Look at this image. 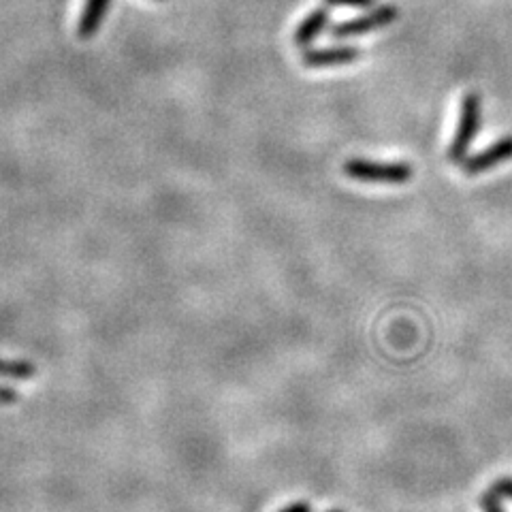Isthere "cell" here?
Returning <instances> with one entry per match:
<instances>
[{"label":"cell","mask_w":512,"mask_h":512,"mask_svg":"<svg viewBox=\"0 0 512 512\" xmlns=\"http://www.w3.org/2000/svg\"><path fill=\"white\" fill-rule=\"evenodd\" d=\"M480 118H483V99H480V94L470 92L463 96L457 131L451 146H448V158H451V163H463V160L468 158V150L480 131Z\"/></svg>","instance_id":"obj_1"},{"label":"cell","mask_w":512,"mask_h":512,"mask_svg":"<svg viewBox=\"0 0 512 512\" xmlns=\"http://www.w3.org/2000/svg\"><path fill=\"white\" fill-rule=\"evenodd\" d=\"M350 180L367 184H406L412 180V167L406 163H372V160L352 158L344 165Z\"/></svg>","instance_id":"obj_2"},{"label":"cell","mask_w":512,"mask_h":512,"mask_svg":"<svg viewBox=\"0 0 512 512\" xmlns=\"http://www.w3.org/2000/svg\"><path fill=\"white\" fill-rule=\"evenodd\" d=\"M399 11L395 7H376L374 11L361 15V18L342 22L338 26L331 28V37L333 39H350V37H361V35H370L374 30L387 28L389 24H393L397 20Z\"/></svg>","instance_id":"obj_3"},{"label":"cell","mask_w":512,"mask_h":512,"mask_svg":"<svg viewBox=\"0 0 512 512\" xmlns=\"http://www.w3.org/2000/svg\"><path fill=\"white\" fill-rule=\"evenodd\" d=\"M506 160H512V135L491 143L483 152L472 154L463 160V171L468 175H483L493 167H500Z\"/></svg>","instance_id":"obj_4"},{"label":"cell","mask_w":512,"mask_h":512,"mask_svg":"<svg viewBox=\"0 0 512 512\" xmlns=\"http://www.w3.org/2000/svg\"><path fill=\"white\" fill-rule=\"evenodd\" d=\"M303 64L312 69H325V67H340V64H350L361 58L359 47L340 45V47H323V50H308L303 52Z\"/></svg>","instance_id":"obj_5"},{"label":"cell","mask_w":512,"mask_h":512,"mask_svg":"<svg viewBox=\"0 0 512 512\" xmlns=\"http://www.w3.org/2000/svg\"><path fill=\"white\" fill-rule=\"evenodd\" d=\"M109 3H111V0H86L82 18H79V24H77L79 39L86 41V39H92L96 35V30H99V26L105 20Z\"/></svg>","instance_id":"obj_6"},{"label":"cell","mask_w":512,"mask_h":512,"mask_svg":"<svg viewBox=\"0 0 512 512\" xmlns=\"http://www.w3.org/2000/svg\"><path fill=\"white\" fill-rule=\"evenodd\" d=\"M329 18H331L329 9H325V7H320V9L312 11L310 15H306L295 32V45L308 47L310 43H314L320 32L329 26Z\"/></svg>","instance_id":"obj_7"},{"label":"cell","mask_w":512,"mask_h":512,"mask_svg":"<svg viewBox=\"0 0 512 512\" xmlns=\"http://www.w3.org/2000/svg\"><path fill=\"white\" fill-rule=\"evenodd\" d=\"M0 376L13 380H32L37 376V367L24 359H0Z\"/></svg>","instance_id":"obj_8"},{"label":"cell","mask_w":512,"mask_h":512,"mask_svg":"<svg viewBox=\"0 0 512 512\" xmlns=\"http://www.w3.org/2000/svg\"><path fill=\"white\" fill-rule=\"evenodd\" d=\"M500 500H502L500 495L495 493L493 489H489V491L483 495V498H480V506H483L485 512H504Z\"/></svg>","instance_id":"obj_9"},{"label":"cell","mask_w":512,"mask_h":512,"mask_svg":"<svg viewBox=\"0 0 512 512\" xmlns=\"http://www.w3.org/2000/svg\"><path fill=\"white\" fill-rule=\"evenodd\" d=\"M491 489H493L495 493H498L500 498L512 500V478H510V476H504V478H500V480H495Z\"/></svg>","instance_id":"obj_10"},{"label":"cell","mask_w":512,"mask_h":512,"mask_svg":"<svg viewBox=\"0 0 512 512\" xmlns=\"http://www.w3.org/2000/svg\"><path fill=\"white\" fill-rule=\"evenodd\" d=\"M331 7H355V9H367L372 7L376 0H327Z\"/></svg>","instance_id":"obj_11"},{"label":"cell","mask_w":512,"mask_h":512,"mask_svg":"<svg viewBox=\"0 0 512 512\" xmlns=\"http://www.w3.org/2000/svg\"><path fill=\"white\" fill-rule=\"evenodd\" d=\"M18 402H20L18 391L11 387H0V404L9 406V404H18Z\"/></svg>","instance_id":"obj_12"},{"label":"cell","mask_w":512,"mask_h":512,"mask_svg":"<svg viewBox=\"0 0 512 512\" xmlns=\"http://www.w3.org/2000/svg\"><path fill=\"white\" fill-rule=\"evenodd\" d=\"M280 512H312V506L308 502H293L284 506Z\"/></svg>","instance_id":"obj_13"},{"label":"cell","mask_w":512,"mask_h":512,"mask_svg":"<svg viewBox=\"0 0 512 512\" xmlns=\"http://www.w3.org/2000/svg\"><path fill=\"white\" fill-rule=\"evenodd\" d=\"M329 512H342V510H329Z\"/></svg>","instance_id":"obj_14"}]
</instances>
